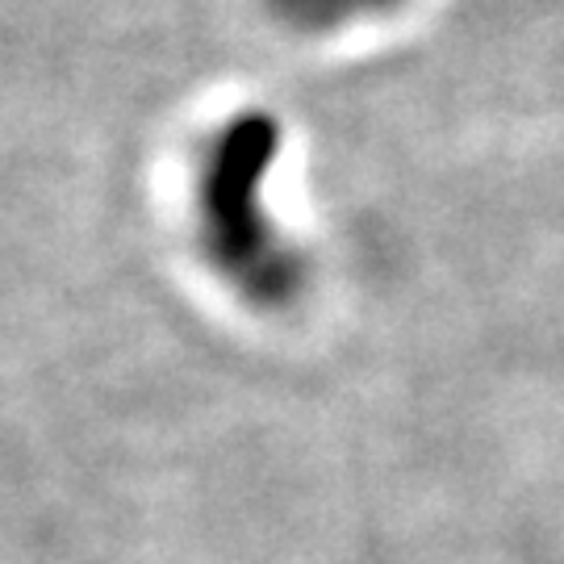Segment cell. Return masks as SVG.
<instances>
[{"mask_svg": "<svg viewBox=\"0 0 564 564\" xmlns=\"http://www.w3.org/2000/svg\"><path fill=\"white\" fill-rule=\"evenodd\" d=\"M281 151V121L242 109L205 139L188 181V223L205 268L251 310H284L310 281L305 251L263 205Z\"/></svg>", "mask_w": 564, "mask_h": 564, "instance_id": "6da1fadb", "label": "cell"}, {"mask_svg": "<svg viewBox=\"0 0 564 564\" xmlns=\"http://www.w3.org/2000/svg\"><path fill=\"white\" fill-rule=\"evenodd\" d=\"M393 4H402V0H276L281 18H289L302 30H335L347 21L389 13Z\"/></svg>", "mask_w": 564, "mask_h": 564, "instance_id": "7a4b0ae2", "label": "cell"}]
</instances>
